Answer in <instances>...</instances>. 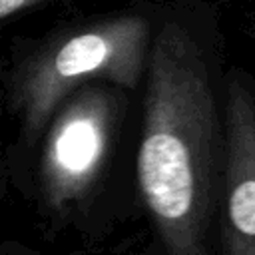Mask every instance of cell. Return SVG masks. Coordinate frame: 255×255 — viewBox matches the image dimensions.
<instances>
[{
	"label": "cell",
	"instance_id": "cell-2",
	"mask_svg": "<svg viewBox=\"0 0 255 255\" xmlns=\"http://www.w3.org/2000/svg\"><path fill=\"white\" fill-rule=\"evenodd\" d=\"M151 26L143 14L112 12L14 36L0 54V86L16 135L4 143L10 185L22 173L58 102L88 82L133 92L145 76Z\"/></svg>",
	"mask_w": 255,
	"mask_h": 255
},
{
	"label": "cell",
	"instance_id": "cell-4",
	"mask_svg": "<svg viewBox=\"0 0 255 255\" xmlns=\"http://www.w3.org/2000/svg\"><path fill=\"white\" fill-rule=\"evenodd\" d=\"M217 209L223 253L255 255V90L239 70H231L225 86Z\"/></svg>",
	"mask_w": 255,
	"mask_h": 255
},
{
	"label": "cell",
	"instance_id": "cell-6",
	"mask_svg": "<svg viewBox=\"0 0 255 255\" xmlns=\"http://www.w3.org/2000/svg\"><path fill=\"white\" fill-rule=\"evenodd\" d=\"M6 118V104H4V90L0 86V201L8 195L10 189V179H8V169H6V155H4V141H2V122Z\"/></svg>",
	"mask_w": 255,
	"mask_h": 255
},
{
	"label": "cell",
	"instance_id": "cell-5",
	"mask_svg": "<svg viewBox=\"0 0 255 255\" xmlns=\"http://www.w3.org/2000/svg\"><path fill=\"white\" fill-rule=\"evenodd\" d=\"M62 0H0V26Z\"/></svg>",
	"mask_w": 255,
	"mask_h": 255
},
{
	"label": "cell",
	"instance_id": "cell-3",
	"mask_svg": "<svg viewBox=\"0 0 255 255\" xmlns=\"http://www.w3.org/2000/svg\"><path fill=\"white\" fill-rule=\"evenodd\" d=\"M126 92L110 82H88L64 96L12 181L46 239L94 223L120 141Z\"/></svg>",
	"mask_w": 255,
	"mask_h": 255
},
{
	"label": "cell",
	"instance_id": "cell-1",
	"mask_svg": "<svg viewBox=\"0 0 255 255\" xmlns=\"http://www.w3.org/2000/svg\"><path fill=\"white\" fill-rule=\"evenodd\" d=\"M137 183L171 255H205L219 203L223 128L197 40L179 22L151 36Z\"/></svg>",
	"mask_w": 255,
	"mask_h": 255
}]
</instances>
